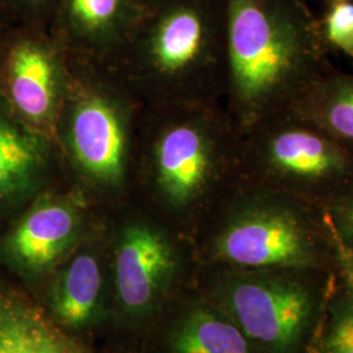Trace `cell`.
<instances>
[{"instance_id": "ac0fdd59", "label": "cell", "mask_w": 353, "mask_h": 353, "mask_svg": "<svg viewBox=\"0 0 353 353\" xmlns=\"http://www.w3.org/2000/svg\"><path fill=\"white\" fill-rule=\"evenodd\" d=\"M327 353H353V309L338 319L326 345Z\"/></svg>"}, {"instance_id": "9c48e42d", "label": "cell", "mask_w": 353, "mask_h": 353, "mask_svg": "<svg viewBox=\"0 0 353 353\" xmlns=\"http://www.w3.org/2000/svg\"><path fill=\"white\" fill-rule=\"evenodd\" d=\"M7 85L13 106L29 122L49 125L61 100V76L45 46L26 41L13 48L7 62Z\"/></svg>"}, {"instance_id": "7c38bea8", "label": "cell", "mask_w": 353, "mask_h": 353, "mask_svg": "<svg viewBox=\"0 0 353 353\" xmlns=\"http://www.w3.org/2000/svg\"><path fill=\"white\" fill-rule=\"evenodd\" d=\"M101 270L90 254H80L67 265L52 292L51 309L58 323L81 327L94 314L101 293Z\"/></svg>"}, {"instance_id": "44dd1931", "label": "cell", "mask_w": 353, "mask_h": 353, "mask_svg": "<svg viewBox=\"0 0 353 353\" xmlns=\"http://www.w3.org/2000/svg\"><path fill=\"white\" fill-rule=\"evenodd\" d=\"M331 3H336V1H344V0H330Z\"/></svg>"}, {"instance_id": "3957f363", "label": "cell", "mask_w": 353, "mask_h": 353, "mask_svg": "<svg viewBox=\"0 0 353 353\" xmlns=\"http://www.w3.org/2000/svg\"><path fill=\"white\" fill-rule=\"evenodd\" d=\"M242 176L326 207L353 185V156L326 132L290 113L241 138Z\"/></svg>"}, {"instance_id": "ffe728a7", "label": "cell", "mask_w": 353, "mask_h": 353, "mask_svg": "<svg viewBox=\"0 0 353 353\" xmlns=\"http://www.w3.org/2000/svg\"><path fill=\"white\" fill-rule=\"evenodd\" d=\"M309 353H327V350H326V347H323L321 344H318V345L316 344Z\"/></svg>"}, {"instance_id": "6da1fadb", "label": "cell", "mask_w": 353, "mask_h": 353, "mask_svg": "<svg viewBox=\"0 0 353 353\" xmlns=\"http://www.w3.org/2000/svg\"><path fill=\"white\" fill-rule=\"evenodd\" d=\"M224 92L240 135L290 113L334 65L305 0L224 1Z\"/></svg>"}, {"instance_id": "ba28073f", "label": "cell", "mask_w": 353, "mask_h": 353, "mask_svg": "<svg viewBox=\"0 0 353 353\" xmlns=\"http://www.w3.org/2000/svg\"><path fill=\"white\" fill-rule=\"evenodd\" d=\"M81 225V208L68 198H46L36 204L10 239L19 263L32 270L50 268L75 241Z\"/></svg>"}, {"instance_id": "8992f818", "label": "cell", "mask_w": 353, "mask_h": 353, "mask_svg": "<svg viewBox=\"0 0 353 353\" xmlns=\"http://www.w3.org/2000/svg\"><path fill=\"white\" fill-rule=\"evenodd\" d=\"M67 132L71 156L84 176L105 186L122 181L126 127L113 100L97 92L80 96L71 109Z\"/></svg>"}, {"instance_id": "2e32d148", "label": "cell", "mask_w": 353, "mask_h": 353, "mask_svg": "<svg viewBox=\"0 0 353 353\" xmlns=\"http://www.w3.org/2000/svg\"><path fill=\"white\" fill-rule=\"evenodd\" d=\"M322 36L327 46L353 58V3H332L321 23Z\"/></svg>"}, {"instance_id": "e0dca14e", "label": "cell", "mask_w": 353, "mask_h": 353, "mask_svg": "<svg viewBox=\"0 0 353 353\" xmlns=\"http://www.w3.org/2000/svg\"><path fill=\"white\" fill-rule=\"evenodd\" d=\"M325 212L338 237L353 248V185L327 205Z\"/></svg>"}, {"instance_id": "d6986e66", "label": "cell", "mask_w": 353, "mask_h": 353, "mask_svg": "<svg viewBox=\"0 0 353 353\" xmlns=\"http://www.w3.org/2000/svg\"><path fill=\"white\" fill-rule=\"evenodd\" d=\"M328 225H330V230H331V240H332V246H334V255H335L336 261L339 262L341 271H343L344 276L347 279L351 290H353V248L348 246L347 243H344L338 237V234L335 233L334 228L331 227L330 221H328Z\"/></svg>"}, {"instance_id": "7a4b0ae2", "label": "cell", "mask_w": 353, "mask_h": 353, "mask_svg": "<svg viewBox=\"0 0 353 353\" xmlns=\"http://www.w3.org/2000/svg\"><path fill=\"white\" fill-rule=\"evenodd\" d=\"M241 198L214 239L216 256L249 268H301L332 245L327 217L316 221L310 202L241 176Z\"/></svg>"}, {"instance_id": "4fadbf2b", "label": "cell", "mask_w": 353, "mask_h": 353, "mask_svg": "<svg viewBox=\"0 0 353 353\" xmlns=\"http://www.w3.org/2000/svg\"><path fill=\"white\" fill-rule=\"evenodd\" d=\"M45 165L42 141L0 115V194L16 196L26 192Z\"/></svg>"}, {"instance_id": "30bf717a", "label": "cell", "mask_w": 353, "mask_h": 353, "mask_svg": "<svg viewBox=\"0 0 353 353\" xmlns=\"http://www.w3.org/2000/svg\"><path fill=\"white\" fill-rule=\"evenodd\" d=\"M0 353H88L26 293L0 285Z\"/></svg>"}, {"instance_id": "8fae6325", "label": "cell", "mask_w": 353, "mask_h": 353, "mask_svg": "<svg viewBox=\"0 0 353 353\" xmlns=\"http://www.w3.org/2000/svg\"><path fill=\"white\" fill-rule=\"evenodd\" d=\"M292 113L321 128L353 156V72L331 68L303 93Z\"/></svg>"}, {"instance_id": "5b68a950", "label": "cell", "mask_w": 353, "mask_h": 353, "mask_svg": "<svg viewBox=\"0 0 353 353\" xmlns=\"http://www.w3.org/2000/svg\"><path fill=\"white\" fill-rule=\"evenodd\" d=\"M228 307L245 336L284 351L300 339L312 303L307 290L283 280H245L228 290Z\"/></svg>"}, {"instance_id": "277c9868", "label": "cell", "mask_w": 353, "mask_h": 353, "mask_svg": "<svg viewBox=\"0 0 353 353\" xmlns=\"http://www.w3.org/2000/svg\"><path fill=\"white\" fill-rule=\"evenodd\" d=\"M153 169L169 202H199L216 186L242 176L240 135L217 106L178 105L156 140Z\"/></svg>"}, {"instance_id": "9a60e30c", "label": "cell", "mask_w": 353, "mask_h": 353, "mask_svg": "<svg viewBox=\"0 0 353 353\" xmlns=\"http://www.w3.org/2000/svg\"><path fill=\"white\" fill-rule=\"evenodd\" d=\"M76 28L89 37H100L118 20L122 0H68Z\"/></svg>"}, {"instance_id": "5bb4252c", "label": "cell", "mask_w": 353, "mask_h": 353, "mask_svg": "<svg viewBox=\"0 0 353 353\" xmlns=\"http://www.w3.org/2000/svg\"><path fill=\"white\" fill-rule=\"evenodd\" d=\"M176 353H252L239 326L207 310L191 313L176 332Z\"/></svg>"}, {"instance_id": "52a82bcc", "label": "cell", "mask_w": 353, "mask_h": 353, "mask_svg": "<svg viewBox=\"0 0 353 353\" xmlns=\"http://www.w3.org/2000/svg\"><path fill=\"white\" fill-rule=\"evenodd\" d=\"M176 265L170 243L147 225L127 228L115 252V284L130 313L150 307Z\"/></svg>"}]
</instances>
